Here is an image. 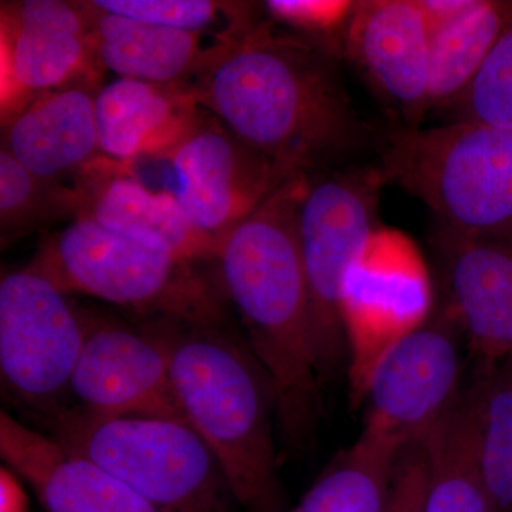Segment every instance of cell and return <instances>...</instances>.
<instances>
[{"mask_svg":"<svg viewBox=\"0 0 512 512\" xmlns=\"http://www.w3.org/2000/svg\"><path fill=\"white\" fill-rule=\"evenodd\" d=\"M384 181L377 168L309 178L298 207V237L311 293L319 375L343 355V293L350 269L377 229Z\"/></svg>","mask_w":512,"mask_h":512,"instance_id":"cell-7","label":"cell"},{"mask_svg":"<svg viewBox=\"0 0 512 512\" xmlns=\"http://www.w3.org/2000/svg\"><path fill=\"white\" fill-rule=\"evenodd\" d=\"M456 106L460 120L512 130V18Z\"/></svg>","mask_w":512,"mask_h":512,"instance_id":"cell-27","label":"cell"},{"mask_svg":"<svg viewBox=\"0 0 512 512\" xmlns=\"http://www.w3.org/2000/svg\"><path fill=\"white\" fill-rule=\"evenodd\" d=\"M426 444L423 441L404 448L397 457L386 512H421L427 488Z\"/></svg>","mask_w":512,"mask_h":512,"instance_id":"cell-29","label":"cell"},{"mask_svg":"<svg viewBox=\"0 0 512 512\" xmlns=\"http://www.w3.org/2000/svg\"><path fill=\"white\" fill-rule=\"evenodd\" d=\"M0 454L47 512H164L60 441L0 416Z\"/></svg>","mask_w":512,"mask_h":512,"instance_id":"cell-16","label":"cell"},{"mask_svg":"<svg viewBox=\"0 0 512 512\" xmlns=\"http://www.w3.org/2000/svg\"><path fill=\"white\" fill-rule=\"evenodd\" d=\"M396 454L357 439L291 512H386Z\"/></svg>","mask_w":512,"mask_h":512,"instance_id":"cell-24","label":"cell"},{"mask_svg":"<svg viewBox=\"0 0 512 512\" xmlns=\"http://www.w3.org/2000/svg\"><path fill=\"white\" fill-rule=\"evenodd\" d=\"M194 264L77 218L47 238L29 266L66 295L93 296L150 320L224 328L222 293Z\"/></svg>","mask_w":512,"mask_h":512,"instance_id":"cell-5","label":"cell"},{"mask_svg":"<svg viewBox=\"0 0 512 512\" xmlns=\"http://www.w3.org/2000/svg\"><path fill=\"white\" fill-rule=\"evenodd\" d=\"M308 181V174H296L272 192L228 235L217 256L224 295L244 320L289 441L311 429L319 400L311 293L298 237V207Z\"/></svg>","mask_w":512,"mask_h":512,"instance_id":"cell-2","label":"cell"},{"mask_svg":"<svg viewBox=\"0 0 512 512\" xmlns=\"http://www.w3.org/2000/svg\"><path fill=\"white\" fill-rule=\"evenodd\" d=\"M99 8L124 16L198 33L225 42L239 35L259 18L255 6L244 2L215 0H94Z\"/></svg>","mask_w":512,"mask_h":512,"instance_id":"cell-26","label":"cell"},{"mask_svg":"<svg viewBox=\"0 0 512 512\" xmlns=\"http://www.w3.org/2000/svg\"><path fill=\"white\" fill-rule=\"evenodd\" d=\"M101 156L131 165L168 158L198 126L205 110L188 84L114 80L94 101Z\"/></svg>","mask_w":512,"mask_h":512,"instance_id":"cell-17","label":"cell"},{"mask_svg":"<svg viewBox=\"0 0 512 512\" xmlns=\"http://www.w3.org/2000/svg\"><path fill=\"white\" fill-rule=\"evenodd\" d=\"M66 293L26 266L0 281L3 384L39 412L57 407L82 353L86 326Z\"/></svg>","mask_w":512,"mask_h":512,"instance_id":"cell-9","label":"cell"},{"mask_svg":"<svg viewBox=\"0 0 512 512\" xmlns=\"http://www.w3.org/2000/svg\"><path fill=\"white\" fill-rule=\"evenodd\" d=\"M164 343L181 409L211 448L245 512H282L271 410L274 392L251 350L224 328L150 320Z\"/></svg>","mask_w":512,"mask_h":512,"instance_id":"cell-3","label":"cell"},{"mask_svg":"<svg viewBox=\"0 0 512 512\" xmlns=\"http://www.w3.org/2000/svg\"><path fill=\"white\" fill-rule=\"evenodd\" d=\"M99 83L43 94L2 124V148L26 170L60 181L101 156L94 101Z\"/></svg>","mask_w":512,"mask_h":512,"instance_id":"cell-19","label":"cell"},{"mask_svg":"<svg viewBox=\"0 0 512 512\" xmlns=\"http://www.w3.org/2000/svg\"><path fill=\"white\" fill-rule=\"evenodd\" d=\"M83 320L86 336L69 387L79 409L104 419L147 417L190 426L156 333L113 320Z\"/></svg>","mask_w":512,"mask_h":512,"instance_id":"cell-13","label":"cell"},{"mask_svg":"<svg viewBox=\"0 0 512 512\" xmlns=\"http://www.w3.org/2000/svg\"><path fill=\"white\" fill-rule=\"evenodd\" d=\"M512 18V2L467 0L431 23L430 109L456 104Z\"/></svg>","mask_w":512,"mask_h":512,"instance_id":"cell-21","label":"cell"},{"mask_svg":"<svg viewBox=\"0 0 512 512\" xmlns=\"http://www.w3.org/2000/svg\"><path fill=\"white\" fill-rule=\"evenodd\" d=\"M76 188L30 173L8 151L0 150V241L8 247L63 220H77Z\"/></svg>","mask_w":512,"mask_h":512,"instance_id":"cell-25","label":"cell"},{"mask_svg":"<svg viewBox=\"0 0 512 512\" xmlns=\"http://www.w3.org/2000/svg\"><path fill=\"white\" fill-rule=\"evenodd\" d=\"M175 197L192 224L218 244L293 175L235 136L205 111L198 126L167 158Z\"/></svg>","mask_w":512,"mask_h":512,"instance_id":"cell-12","label":"cell"},{"mask_svg":"<svg viewBox=\"0 0 512 512\" xmlns=\"http://www.w3.org/2000/svg\"><path fill=\"white\" fill-rule=\"evenodd\" d=\"M103 72L83 2H2V124L37 97L74 84L99 83Z\"/></svg>","mask_w":512,"mask_h":512,"instance_id":"cell-10","label":"cell"},{"mask_svg":"<svg viewBox=\"0 0 512 512\" xmlns=\"http://www.w3.org/2000/svg\"><path fill=\"white\" fill-rule=\"evenodd\" d=\"M447 309L481 363L512 356V241L440 232Z\"/></svg>","mask_w":512,"mask_h":512,"instance_id":"cell-18","label":"cell"},{"mask_svg":"<svg viewBox=\"0 0 512 512\" xmlns=\"http://www.w3.org/2000/svg\"><path fill=\"white\" fill-rule=\"evenodd\" d=\"M355 5L342 0H269L264 8L272 22L330 46L332 37L342 35Z\"/></svg>","mask_w":512,"mask_h":512,"instance_id":"cell-28","label":"cell"},{"mask_svg":"<svg viewBox=\"0 0 512 512\" xmlns=\"http://www.w3.org/2000/svg\"><path fill=\"white\" fill-rule=\"evenodd\" d=\"M376 168L423 201L443 234L512 241V130L464 120L406 127L387 138Z\"/></svg>","mask_w":512,"mask_h":512,"instance_id":"cell-4","label":"cell"},{"mask_svg":"<svg viewBox=\"0 0 512 512\" xmlns=\"http://www.w3.org/2000/svg\"><path fill=\"white\" fill-rule=\"evenodd\" d=\"M50 437L109 471L164 512H235L220 463L200 434L178 421L104 419L82 409L39 412Z\"/></svg>","mask_w":512,"mask_h":512,"instance_id":"cell-6","label":"cell"},{"mask_svg":"<svg viewBox=\"0 0 512 512\" xmlns=\"http://www.w3.org/2000/svg\"><path fill=\"white\" fill-rule=\"evenodd\" d=\"M457 320L448 309L394 342L372 370L359 439L399 456L429 436L460 396Z\"/></svg>","mask_w":512,"mask_h":512,"instance_id":"cell-8","label":"cell"},{"mask_svg":"<svg viewBox=\"0 0 512 512\" xmlns=\"http://www.w3.org/2000/svg\"><path fill=\"white\" fill-rule=\"evenodd\" d=\"M424 444L429 471L421 512H494L478 464L476 427L467 390L460 393Z\"/></svg>","mask_w":512,"mask_h":512,"instance_id":"cell-22","label":"cell"},{"mask_svg":"<svg viewBox=\"0 0 512 512\" xmlns=\"http://www.w3.org/2000/svg\"><path fill=\"white\" fill-rule=\"evenodd\" d=\"M79 218L190 262L217 261L221 244L192 224L173 191L147 187L131 165L97 157L76 175Z\"/></svg>","mask_w":512,"mask_h":512,"instance_id":"cell-15","label":"cell"},{"mask_svg":"<svg viewBox=\"0 0 512 512\" xmlns=\"http://www.w3.org/2000/svg\"><path fill=\"white\" fill-rule=\"evenodd\" d=\"M429 309V274L419 251L399 232L377 229L350 269L343 293V322L360 396L383 353L429 318Z\"/></svg>","mask_w":512,"mask_h":512,"instance_id":"cell-11","label":"cell"},{"mask_svg":"<svg viewBox=\"0 0 512 512\" xmlns=\"http://www.w3.org/2000/svg\"><path fill=\"white\" fill-rule=\"evenodd\" d=\"M83 3L100 66L124 79L190 84L211 50L221 43L198 33L114 15L94 0Z\"/></svg>","mask_w":512,"mask_h":512,"instance_id":"cell-20","label":"cell"},{"mask_svg":"<svg viewBox=\"0 0 512 512\" xmlns=\"http://www.w3.org/2000/svg\"><path fill=\"white\" fill-rule=\"evenodd\" d=\"M332 47L258 19L218 43L188 84L198 104L235 136L292 173L359 150L373 127L340 80Z\"/></svg>","mask_w":512,"mask_h":512,"instance_id":"cell-1","label":"cell"},{"mask_svg":"<svg viewBox=\"0 0 512 512\" xmlns=\"http://www.w3.org/2000/svg\"><path fill=\"white\" fill-rule=\"evenodd\" d=\"M467 392L485 488L494 512H512V356L481 363Z\"/></svg>","mask_w":512,"mask_h":512,"instance_id":"cell-23","label":"cell"},{"mask_svg":"<svg viewBox=\"0 0 512 512\" xmlns=\"http://www.w3.org/2000/svg\"><path fill=\"white\" fill-rule=\"evenodd\" d=\"M0 495H2V512H28L25 494L22 493L18 481L9 470L2 468L0 476Z\"/></svg>","mask_w":512,"mask_h":512,"instance_id":"cell-30","label":"cell"},{"mask_svg":"<svg viewBox=\"0 0 512 512\" xmlns=\"http://www.w3.org/2000/svg\"><path fill=\"white\" fill-rule=\"evenodd\" d=\"M431 37L421 0L356 2L342 33L352 62L409 128L430 110Z\"/></svg>","mask_w":512,"mask_h":512,"instance_id":"cell-14","label":"cell"}]
</instances>
